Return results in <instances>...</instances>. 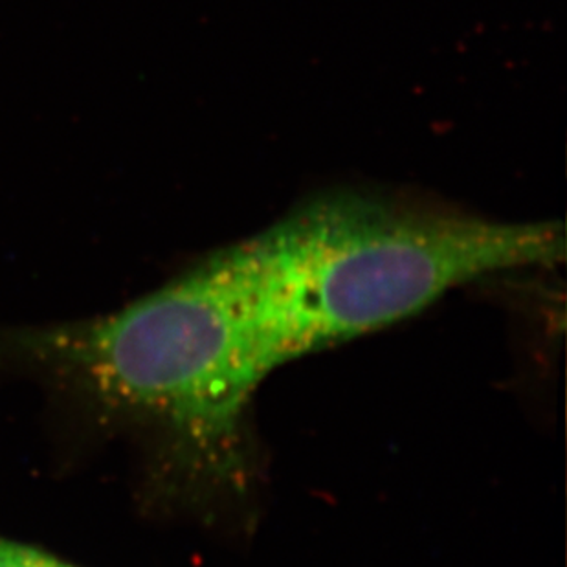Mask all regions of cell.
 <instances>
[{"label": "cell", "instance_id": "obj_1", "mask_svg": "<svg viewBox=\"0 0 567 567\" xmlns=\"http://www.w3.org/2000/svg\"><path fill=\"white\" fill-rule=\"evenodd\" d=\"M247 307L272 373L406 320L461 285L563 261L551 220H498L368 193L301 204L245 239Z\"/></svg>", "mask_w": 567, "mask_h": 567}, {"label": "cell", "instance_id": "obj_2", "mask_svg": "<svg viewBox=\"0 0 567 567\" xmlns=\"http://www.w3.org/2000/svg\"><path fill=\"white\" fill-rule=\"evenodd\" d=\"M61 349L103 395L198 441L230 440L268 377L228 247Z\"/></svg>", "mask_w": 567, "mask_h": 567}, {"label": "cell", "instance_id": "obj_3", "mask_svg": "<svg viewBox=\"0 0 567 567\" xmlns=\"http://www.w3.org/2000/svg\"><path fill=\"white\" fill-rule=\"evenodd\" d=\"M0 567H72L47 553L0 538Z\"/></svg>", "mask_w": 567, "mask_h": 567}]
</instances>
